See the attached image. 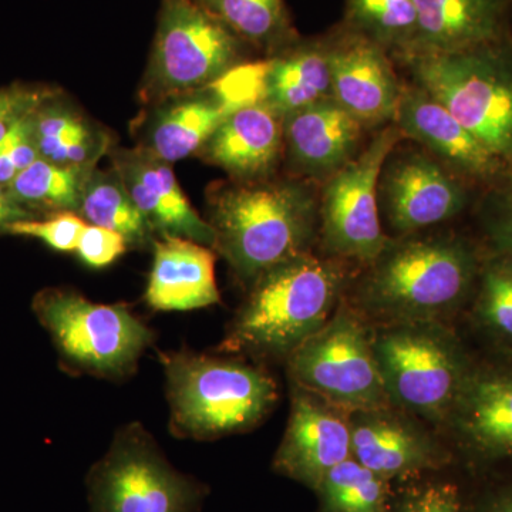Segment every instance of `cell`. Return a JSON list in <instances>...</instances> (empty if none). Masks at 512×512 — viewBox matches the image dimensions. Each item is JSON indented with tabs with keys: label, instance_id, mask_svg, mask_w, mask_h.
<instances>
[{
	"label": "cell",
	"instance_id": "cell-4",
	"mask_svg": "<svg viewBox=\"0 0 512 512\" xmlns=\"http://www.w3.org/2000/svg\"><path fill=\"white\" fill-rule=\"evenodd\" d=\"M170 427L183 439L214 440L265 419L278 387L265 370L238 360L192 352L161 355Z\"/></svg>",
	"mask_w": 512,
	"mask_h": 512
},
{
	"label": "cell",
	"instance_id": "cell-12",
	"mask_svg": "<svg viewBox=\"0 0 512 512\" xmlns=\"http://www.w3.org/2000/svg\"><path fill=\"white\" fill-rule=\"evenodd\" d=\"M266 64L239 63L207 86L151 104L140 146L170 164L195 156L231 114L264 101Z\"/></svg>",
	"mask_w": 512,
	"mask_h": 512
},
{
	"label": "cell",
	"instance_id": "cell-23",
	"mask_svg": "<svg viewBox=\"0 0 512 512\" xmlns=\"http://www.w3.org/2000/svg\"><path fill=\"white\" fill-rule=\"evenodd\" d=\"M414 3L416 36L403 59L480 49L500 37V0H414Z\"/></svg>",
	"mask_w": 512,
	"mask_h": 512
},
{
	"label": "cell",
	"instance_id": "cell-18",
	"mask_svg": "<svg viewBox=\"0 0 512 512\" xmlns=\"http://www.w3.org/2000/svg\"><path fill=\"white\" fill-rule=\"evenodd\" d=\"M363 126L335 100L284 117V154L295 174L328 180L359 153Z\"/></svg>",
	"mask_w": 512,
	"mask_h": 512
},
{
	"label": "cell",
	"instance_id": "cell-33",
	"mask_svg": "<svg viewBox=\"0 0 512 512\" xmlns=\"http://www.w3.org/2000/svg\"><path fill=\"white\" fill-rule=\"evenodd\" d=\"M59 90L46 86H26L12 84L0 89V141L13 130L20 121L28 119L47 101L59 97Z\"/></svg>",
	"mask_w": 512,
	"mask_h": 512
},
{
	"label": "cell",
	"instance_id": "cell-17",
	"mask_svg": "<svg viewBox=\"0 0 512 512\" xmlns=\"http://www.w3.org/2000/svg\"><path fill=\"white\" fill-rule=\"evenodd\" d=\"M332 99L365 127L393 121L402 86L387 50L352 32L326 46Z\"/></svg>",
	"mask_w": 512,
	"mask_h": 512
},
{
	"label": "cell",
	"instance_id": "cell-37",
	"mask_svg": "<svg viewBox=\"0 0 512 512\" xmlns=\"http://www.w3.org/2000/svg\"><path fill=\"white\" fill-rule=\"evenodd\" d=\"M35 217L32 212L23 208L10 194L8 187L0 184V232L12 222L29 220Z\"/></svg>",
	"mask_w": 512,
	"mask_h": 512
},
{
	"label": "cell",
	"instance_id": "cell-3",
	"mask_svg": "<svg viewBox=\"0 0 512 512\" xmlns=\"http://www.w3.org/2000/svg\"><path fill=\"white\" fill-rule=\"evenodd\" d=\"M345 269L311 252L255 279L247 302L220 349L254 356L291 355L330 319L345 284Z\"/></svg>",
	"mask_w": 512,
	"mask_h": 512
},
{
	"label": "cell",
	"instance_id": "cell-10",
	"mask_svg": "<svg viewBox=\"0 0 512 512\" xmlns=\"http://www.w3.org/2000/svg\"><path fill=\"white\" fill-rule=\"evenodd\" d=\"M238 39L195 0H163L141 97L154 104L200 89L242 63Z\"/></svg>",
	"mask_w": 512,
	"mask_h": 512
},
{
	"label": "cell",
	"instance_id": "cell-28",
	"mask_svg": "<svg viewBox=\"0 0 512 512\" xmlns=\"http://www.w3.org/2000/svg\"><path fill=\"white\" fill-rule=\"evenodd\" d=\"M242 42L278 50L291 39L284 0H195Z\"/></svg>",
	"mask_w": 512,
	"mask_h": 512
},
{
	"label": "cell",
	"instance_id": "cell-5",
	"mask_svg": "<svg viewBox=\"0 0 512 512\" xmlns=\"http://www.w3.org/2000/svg\"><path fill=\"white\" fill-rule=\"evenodd\" d=\"M390 402L431 421L448 420L471 367L440 322L387 323L372 333Z\"/></svg>",
	"mask_w": 512,
	"mask_h": 512
},
{
	"label": "cell",
	"instance_id": "cell-8",
	"mask_svg": "<svg viewBox=\"0 0 512 512\" xmlns=\"http://www.w3.org/2000/svg\"><path fill=\"white\" fill-rule=\"evenodd\" d=\"M90 512H197L204 485L180 473L141 424L123 427L87 476Z\"/></svg>",
	"mask_w": 512,
	"mask_h": 512
},
{
	"label": "cell",
	"instance_id": "cell-13",
	"mask_svg": "<svg viewBox=\"0 0 512 512\" xmlns=\"http://www.w3.org/2000/svg\"><path fill=\"white\" fill-rule=\"evenodd\" d=\"M467 204L466 188L427 154L387 158L379 180V208L402 237L457 217Z\"/></svg>",
	"mask_w": 512,
	"mask_h": 512
},
{
	"label": "cell",
	"instance_id": "cell-20",
	"mask_svg": "<svg viewBox=\"0 0 512 512\" xmlns=\"http://www.w3.org/2000/svg\"><path fill=\"white\" fill-rule=\"evenodd\" d=\"M448 420L478 457L512 463V369H471Z\"/></svg>",
	"mask_w": 512,
	"mask_h": 512
},
{
	"label": "cell",
	"instance_id": "cell-27",
	"mask_svg": "<svg viewBox=\"0 0 512 512\" xmlns=\"http://www.w3.org/2000/svg\"><path fill=\"white\" fill-rule=\"evenodd\" d=\"M96 167H64L39 158L8 185L12 197L32 212H77L84 187Z\"/></svg>",
	"mask_w": 512,
	"mask_h": 512
},
{
	"label": "cell",
	"instance_id": "cell-6",
	"mask_svg": "<svg viewBox=\"0 0 512 512\" xmlns=\"http://www.w3.org/2000/svg\"><path fill=\"white\" fill-rule=\"evenodd\" d=\"M430 93L512 175V66L490 46L404 57Z\"/></svg>",
	"mask_w": 512,
	"mask_h": 512
},
{
	"label": "cell",
	"instance_id": "cell-38",
	"mask_svg": "<svg viewBox=\"0 0 512 512\" xmlns=\"http://www.w3.org/2000/svg\"><path fill=\"white\" fill-rule=\"evenodd\" d=\"M480 512H512V487H505L491 495Z\"/></svg>",
	"mask_w": 512,
	"mask_h": 512
},
{
	"label": "cell",
	"instance_id": "cell-31",
	"mask_svg": "<svg viewBox=\"0 0 512 512\" xmlns=\"http://www.w3.org/2000/svg\"><path fill=\"white\" fill-rule=\"evenodd\" d=\"M476 322L498 348L512 355V261L495 255L480 269Z\"/></svg>",
	"mask_w": 512,
	"mask_h": 512
},
{
	"label": "cell",
	"instance_id": "cell-35",
	"mask_svg": "<svg viewBox=\"0 0 512 512\" xmlns=\"http://www.w3.org/2000/svg\"><path fill=\"white\" fill-rule=\"evenodd\" d=\"M394 512H466L463 498L454 484L430 483L404 495Z\"/></svg>",
	"mask_w": 512,
	"mask_h": 512
},
{
	"label": "cell",
	"instance_id": "cell-9",
	"mask_svg": "<svg viewBox=\"0 0 512 512\" xmlns=\"http://www.w3.org/2000/svg\"><path fill=\"white\" fill-rule=\"evenodd\" d=\"M286 359L298 387L348 413L390 409L372 333L346 305Z\"/></svg>",
	"mask_w": 512,
	"mask_h": 512
},
{
	"label": "cell",
	"instance_id": "cell-21",
	"mask_svg": "<svg viewBox=\"0 0 512 512\" xmlns=\"http://www.w3.org/2000/svg\"><path fill=\"white\" fill-rule=\"evenodd\" d=\"M350 457L380 477H409L436 467L441 454L433 441L389 409L350 417Z\"/></svg>",
	"mask_w": 512,
	"mask_h": 512
},
{
	"label": "cell",
	"instance_id": "cell-29",
	"mask_svg": "<svg viewBox=\"0 0 512 512\" xmlns=\"http://www.w3.org/2000/svg\"><path fill=\"white\" fill-rule=\"evenodd\" d=\"M352 32L367 37L384 50L406 55L417 29L414 0H348Z\"/></svg>",
	"mask_w": 512,
	"mask_h": 512
},
{
	"label": "cell",
	"instance_id": "cell-7",
	"mask_svg": "<svg viewBox=\"0 0 512 512\" xmlns=\"http://www.w3.org/2000/svg\"><path fill=\"white\" fill-rule=\"evenodd\" d=\"M35 312L64 362L77 372L123 379L153 343V332L123 305L87 301L69 289H46Z\"/></svg>",
	"mask_w": 512,
	"mask_h": 512
},
{
	"label": "cell",
	"instance_id": "cell-16",
	"mask_svg": "<svg viewBox=\"0 0 512 512\" xmlns=\"http://www.w3.org/2000/svg\"><path fill=\"white\" fill-rule=\"evenodd\" d=\"M111 161L154 234L214 247L211 225L192 208L170 163L141 146L117 150Z\"/></svg>",
	"mask_w": 512,
	"mask_h": 512
},
{
	"label": "cell",
	"instance_id": "cell-32",
	"mask_svg": "<svg viewBox=\"0 0 512 512\" xmlns=\"http://www.w3.org/2000/svg\"><path fill=\"white\" fill-rule=\"evenodd\" d=\"M86 222L77 212H57L45 220H20L3 229L5 234L40 239L59 252H74L79 245Z\"/></svg>",
	"mask_w": 512,
	"mask_h": 512
},
{
	"label": "cell",
	"instance_id": "cell-26",
	"mask_svg": "<svg viewBox=\"0 0 512 512\" xmlns=\"http://www.w3.org/2000/svg\"><path fill=\"white\" fill-rule=\"evenodd\" d=\"M79 214L92 225L123 235L131 247H147L154 231L116 171L94 168L84 187Z\"/></svg>",
	"mask_w": 512,
	"mask_h": 512
},
{
	"label": "cell",
	"instance_id": "cell-19",
	"mask_svg": "<svg viewBox=\"0 0 512 512\" xmlns=\"http://www.w3.org/2000/svg\"><path fill=\"white\" fill-rule=\"evenodd\" d=\"M227 171L231 180L272 178L284 156V119L264 101L228 117L195 154Z\"/></svg>",
	"mask_w": 512,
	"mask_h": 512
},
{
	"label": "cell",
	"instance_id": "cell-36",
	"mask_svg": "<svg viewBox=\"0 0 512 512\" xmlns=\"http://www.w3.org/2000/svg\"><path fill=\"white\" fill-rule=\"evenodd\" d=\"M490 237L498 256L512 261V194L490 224Z\"/></svg>",
	"mask_w": 512,
	"mask_h": 512
},
{
	"label": "cell",
	"instance_id": "cell-15",
	"mask_svg": "<svg viewBox=\"0 0 512 512\" xmlns=\"http://www.w3.org/2000/svg\"><path fill=\"white\" fill-rule=\"evenodd\" d=\"M393 124L447 167L471 180L494 183L511 175L456 117L416 83L402 86Z\"/></svg>",
	"mask_w": 512,
	"mask_h": 512
},
{
	"label": "cell",
	"instance_id": "cell-30",
	"mask_svg": "<svg viewBox=\"0 0 512 512\" xmlns=\"http://www.w3.org/2000/svg\"><path fill=\"white\" fill-rule=\"evenodd\" d=\"M318 491L330 512H389L386 478L352 457L333 467Z\"/></svg>",
	"mask_w": 512,
	"mask_h": 512
},
{
	"label": "cell",
	"instance_id": "cell-22",
	"mask_svg": "<svg viewBox=\"0 0 512 512\" xmlns=\"http://www.w3.org/2000/svg\"><path fill=\"white\" fill-rule=\"evenodd\" d=\"M214 249L178 237L154 241L146 299L156 311H192L220 302Z\"/></svg>",
	"mask_w": 512,
	"mask_h": 512
},
{
	"label": "cell",
	"instance_id": "cell-14",
	"mask_svg": "<svg viewBox=\"0 0 512 512\" xmlns=\"http://www.w3.org/2000/svg\"><path fill=\"white\" fill-rule=\"evenodd\" d=\"M350 457V417L346 410L299 387L293 394L275 471L318 490L333 467Z\"/></svg>",
	"mask_w": 512,
	"mask_h": 512
},
{
	"label": "cell",
	"instance_id": "cell-1",
	"mask_svg": "<svg viewBox=\"0 0 512 512\" xmlns=\"http://www.w3.org/2000/svg\"><path fill=\"white\" fill-rule=\"evenodd\" d=\"M207 197L212 249L242 281L308 254L316 237L319 205L303 181L231 180L212 185Z\"/></svg>",
	"mask_w": 512,
	"mask_h": 512
},
{
	"label": "cell",
	"instance_id": "cell-25",
	"mask_svg": "<svg viewBox=\"0 0 512 512\" xmlns=\"http://www.w3.org/2000/svg\"><path fill=\"white\" fill-rule=\"evenodd\" d=\"M33 134L40 158L64 167H96L110 146L82 113L57 97L33 114Z\"/></svg>",
	"mask_w": 512,
	"mask_h": 512
},
{
	"label": "cell",
	"instance_id": "cell-11",
	"mask_svg": "<svg viewBox=\"0 0 512 512\" xmlns=\"http://www.w3.org/2000/svg\"><path fill=\"white\" fill-rule=\"evenodd\" d=\"M403 137L396 124L382 128L326 180L320 197V238L333 258L370 265L389 244L380 222L379 180Z\"/></svg>",
	"mask_w": 512,
	"mask_h": 512
},
{
	"label": "cell",
	"instance_id": "cell-34",
	"mask_svg": "<svg viewBox=\"0 0 512 512\" xmlns=\"http://www.w3.org/2000/svg\"><path fill=\"white\" fill-rule=\"evenodd\" d=\"M127 247L123 235L111 229L87 224L80 235L76 251L84 264L100 269L116 262L127 251Z\"/></svg>",
	"mask_w": 512,
	"mask_h": 512
},
{
	"label": "cell",
	"instance_id": "cell-2",
	"mask_svg": "<svg viewBox=\"0 0 512 512\" xmlns=\"http://www.w3.org/2000/svg\"><path fill=\"white\" fill-rule=\"evenodd\" d=\"M480 269L463 239L409 235L389 242L370 264L359 301L387 323L439 322L467 301Z\"/></svg>",
	"mask_w": 512,
	"mask_h": 512
},
{
	"label": "cell",
	"instance_id": "cell-24",
	"mask_svg": "<svg viewBox=\"0 0 512 512\" xmlns=\"http://www.w3.org/2000/svg\"><path fill=\"white\" fill-rule=\"evenodd\" d=\"M266 60L264 103L282 119L295 111L332 99V76L326 46L291 47Z\"/></svg>",
	"mask_w": 512,
	"mask_h": 512
}]
</instances>
